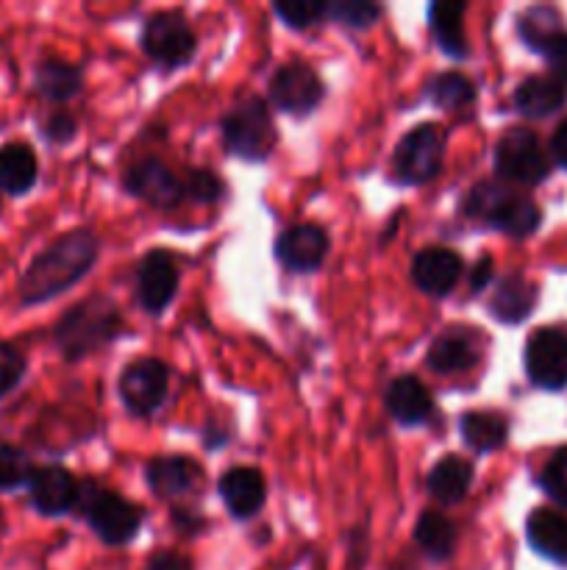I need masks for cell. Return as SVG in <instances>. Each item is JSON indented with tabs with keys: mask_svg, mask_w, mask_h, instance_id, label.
<instances>
[{
	"mask_svg": "<svg viewBox=\"0 0 567 570\" xmlns=\"http://www.w3.org/2000/svg\"><path fill=\"white\" fill-rule=\"evenodd\" d=\"M98 259V239L87 228L61 234L42 254L31 259L17 282V298L22 306H39L67 293L72 284L81 282L89 267Z\"/></svg>",
	"mask_w": 567,
	"mask_h": 570,
	"instance_id": "obj_1",
	"label": "cell"
},
{
	"mask_svg": "<svg viewBox=\"0 0 567 570\" xmlns=\"http://www.w3.org/2000/svg\"><path fill=\"white\" fill-rule=\"evenodd\" d=\"M117 332H120L117 306L103 295H92L59 317L53 328V343L64 360L76 362L98 351L100 345L111 343Z\"/></svg>",
	"mask_w": 567,
	"mask_h": 570,
	"instance_id": "obj_2",
	"label": "cell"
},
{
	"mask_svg": "<svg viewBox=\"0 0 567 570\" xmlns=\"http://www.w3.org/2000/svg\"><path fill=\"white\" fill-rule=\"evenodd\" d=\"M222 139L233 156L242 159H267L276 148V126H272L270 109L261 98L239 100L222 120Z\"/></svg>",
	"mask_w": 567,
	"mask_h": 570,
	"instance_id": "obj_3",
	"label": "cell"
},
{
	"mask_svg": "<svg viewBox=\"0 0 567 570\" xmlns=\"http://www.w3.org/2000/svg\"><path fill=\"white\" fill-rule=\"evenodd\" d=\"M76 507H83V515H87L89 527L109 546L128 543L137 534L139 521H142L139 510L131 501L120 499V495L109 493V490H94L92 484L78 488Z\"/></svg>",
	"mask_w": 567,
	"mask_h": 570,
	"instance_id": "obj_4",
	"label": "cell"
},
{
	"mask_svg": "<svg viewBox=\"0 0 567 570\" xmlns=\"http://www.w3.org/2000/svg\"><path fill=\"white\" fill-rule=\"evenodd\" d=\"M445 154V131L434 122H422V126L411 128L400 145L395 148L392 165L400 181L406 184H426L442 167Z\"/></svg>",
	"mask_w": 567,
	"mask_h": 570,
	"instance_id": "obj_5",
	"label": "cell"
},
{
	"mask_svg": "<svg viewBox=\"0 0 567 570\" xmlns=\"http://www.w3.org/2000/svg\"><path fill=\"white\" fill-rule=\"evenodd\" d=\"M495 170L500 178L517 184H539L548 176V156L537 134L528 128H511L495 148Z\"/></svg>",
	"mask_w": 567,
	"mask_h": 570,
	"instance_id": "obj_6",
	"label": "cell"
},
{
	"mask_svg": "<svg viewBox=\"0 0 567 570\" xmlns=\"http://www.w3.org/2000/svg\"><path fill=\"white\" fill-rule=\"evenodd\" d=\"M142 48L153 61L167 67H181L195 53V33L181 14L161 11L145 22Z\"/></svg>",
	"mask_w": 567,
	"mask_h": 570,
	"instance_id": "obj_7",
	"label": "cell"
},
{
	"mask_svg": "<svg viewBox=\"0 0 567 570\" xmlns=\"http://www.w3.org/2000/svg\"><path fill=\"white\" fill-rule=\"evenodd\" d=\"M167 382H170V373L167 365L159 360H137L133 365H128L122 371L120 379V399L128 406V412L133 415H150L161 406L167 395Z\"/></svg>",
	"mask_w": 567,
	"mask_h": 570,
	"instance_id": "obj_8",
	"label": "cell"
},
{
	"mask_svg": "<svg viewBox=\"0 0 567 570\" xmlns=\"http://www.w3.org/2000/svg\"><path fill=\"white\" fill-rule=\"evenodd\" d=\"M526 371L537 387H567V337L559 328H539L526 345Z\"/></svg>",
	"mask_w": 567,
	"mask_h": 570,
	"instance_id": "obj_9",
	"label": "cell"
},
{
	"mask_svg": "<svg viewBox=\"0 0 567 570\" xmlns=\"http://www.w3.org/2000/svg\"><path fill=\"white\" fill-rule=\"evenodd\" d=\"M322 95L326 89H322L320 76L309 65H298V61L281 67L270 81L272 104L289 115H309L320 106Z\"/></svg>",
	"mask_w": 567,
	"mask_h": 570,
	"instance_id": "obj_10",
	"label": "cell"
},
{
	"mask_svg": "<svg viewBox=\"0 0 567 570\" xmlns=\"http://www.w3.org/2000/svg\"><path fill=\"white\" fill-rule=\"evenodd\" d=\"M28 501L39 515H67L78 504V484L72 473L61 465L33 468L28 479Z\"/></svg>",
	"mask_w": 567,
	"mask_h": 570,
	"instance_id": "obj_11",
	"label": "cell"
},
{
	"mask_svg": "<svg viewBox=\"0 0 567 570\" xmlns=\"http://www.w3.org/2000/svg\"><path fill=\"white\" fill-rule=\"evenodd\" d=\"M128 193L159 209H172L183 198V181L161 159H139L126 173Z\"/></svg>",
	"mask_w": 567,
	"mask_h": 570,
	"instance_id": "obj_12",
	"label": "cell"
},
{
	"mask_svg": "<svg viewBox=\"0 0 567 570\" xmlns=\"http://www.w3.org/2000/svg\"><path fill=\"white\" fill-rule=\"evenodd\" d=\"M137 289H139V304L145 306V312L150 315H159L167 304L172 301L178 289V267L167 250H153L142 259L137 276Z\"/></svg>",
	"mask_w": 567,
	"mask_h": 570,
	"instance_id": "obj_13",
	"label": "cell"
},
{
	"mask_svg": "<svg viewBox=\"0 0 567 570\" xmlns=\"http://www.w3.org/2000/svg\"><path fill=\"white\" fill-rule=\"evenodd\" d=\"M328 254V237L320 226L300 223V226L287 228L276 243V256L284 262V267L295 273L315 271Z\"/></svg>",
	"mask_w": 567,
	"mask_h": 570,
	"instance_id": "obj_14",
	"label": "cell"
},
{
	"mask_svg": "<svg viewBox=\"0 0 567 570\" xmlns=\"http://www.w3.org/2000/svg\"><path fill=\"white\" fill-rule=\"evenodd\" d=\"M461 276V259L448 248H426L411 262L417 289L428 295H448Z\"/></svg>",
	"mask_w": 567,
	"mask_h": 570,
	"instance_id": "obj_15",
	"label": "cell"
},
{
	"mask_svg": "<svg viewBox=\"0 0 567 570\" xmlns=\"http://www.w3.org/2000/svg\"><path fill=\"white\" fill-rule=\"evenodd\" d=\"M39 159L37 150L22 139L0 145V193L20 198L37 187Z\"/></svg>",
	"mask_w": 567,
	"mask_h": 570,
	"instance_id": "obj_16",
	"label": "cell"
},
{
	"mask_svg": "<svg viewBox=\"0 0 567 570\" xmlns=\"http://www.w3.org/2000/svg\"><path fill=\"white\" fill-rule=\"evenodd\" d=\"M220 495L233 518H250L265 504V476L256 468H231L220 479Z\"/></svg>",
	"mask_w": 567,
	"mask_h": 570,
	"instance_id": "obj_17",
	"label": "cell"
},
{
	"mask_svg": "<svg viewBox=\"0 0 567 570\" xmlns=\"http://www.w3.org/2000/svg\"><path fill=\"white\" fill-rule=\"evenodd\" d=\"M387 410L389 415H392L395 421L404 423V426H417V423H422L431 415V393H428V387L420 379L400 376L389 384Z\"/></svg>",
	"mask_w": 567,
	"mask_h": 570,
	"instance_id": "obj_18",
	"label": "cell"
},
{
	"mask_svg": "<svg viewBox=\"0 0 567 570\" xmlns=\"http://www.w3.org/2000/svg\"><path fill=\"white\" fill-rule=\"evenodd\" d=\"M200 479V468L187 456H156L148 465V484L159 499H178Z\"/></svg>",
	"mask_w": 567,
	"mask_h": 570,
	"instance_id": "obj_19",
	"label": "cell"
},
{
	"mask_svg": "<svg viewBox=\"0 0 567 570\" xmlns=\"http://www.w3.org/2000/svg\"><path fill=\"white\" fill-rule=\"evenodd\" d=\"M528 543L534 551L556 562H567V515L556 510H539L531 512L528 518Z\"/></svg>",
	"mask_w": 567,
	"mask_h": 570,
	"instance_id": "obj_20",
	"label": "cell"
},
{
	"mask_svg": "<svg viewBox=\"0 0 567 570\" xmlns=\"http://www.w3.org/2000/svg\"><path fill=\"white\" fill-rule=\"evenodd\" d=\"M83 76L76 65L64 59H42L33 67V89H37L42 98L56 100V104H64V100L76 98L81 92Z\"/></svg>",
	"mask_w": 567,
	"mask_h": 570,
	"instance_id": "obj_21",
	"label": "cell"
},
{
	"mask_svg": "<svg viewBox=\"0 0 567 570\" xmlns=\"http://www.w3.org/2000/svg\"><path fill=\"white\" fill-rule=\"evenodd\" d=\"M472 482V465L461 456L448 454L431 468L428 473V493L439 501V504H459L467 495Z\"/></svg>",
	"mask_w": 567,
	"mask_h": 570,
	"instance_id": "obj_22",
	"label": "cell"
},
{
	"mask_svg": "<svg viewBox=\"0 0 567 570\" xmlns=\"http://www.w3.org/2000/svg\"><path fill=\"white\" fill-rule=\"evenodd\" d=\"M567 100L565 81L550 76H531L517 87L515 106L528 117H545L554 115L561 104Z\"/></svg>",
	"mask_w": 567,
	"mask_h": 570,
	"instance_id": "obj_23",
	"label": "cell"
},
{
	"mask_svg": "<svg viewBox=\"0 0 567 570\" xmlns=\"http://www.w3.org/2000/svg\"><path fill=\"white\" fill-rule=\"evenodd\" d=\"M465 6L456 3V0H445V3H434L428 9V22H431V31L437 37L439 48L445 50L454 59H461L467 53V39H465Z\"/></svg>",
	"mask_w": 567,
	"mask_h": 570,
	"instance_id": "obj_24",
	"label": "cell"
},
{
	"mask_svg": "<svg viewBox=\"0 0 567 570\" xmlns=\"http://www.w3.org/2000/svg\"><path fill=\"white\" fill-rule=\"evenodd\" d=\"M520 37L528 48L539 50V53L548 56L556 45L565 37V28H561V17L556 14L548 6H534L526 14L520 17Z\"/></svg>",
	"mask_w": 567,
	"mask_h": 570,
	"instance_id": "obj_25",
	"label": "cell"
},
{
	"mask_svg": "<svg viewBox=\"0 0 567 570\" xmlns=\"http://www.w3.org/2000/svg\"><path fill=\"white\" fill-rule=\"evenodd\" d=\"M537 289L523 276H506L493 295V315L504 323H520L531 312Z\"/></svg>",
	"mask_w": 567,
	"mask_h": 570,
	"instance_id": "obj_26",
	"label": "cell"
},
{
	"mask_svg": "<svg viewBox=\"0 0 567 570\" xmlns=\"http://www.w3.org/2000/svg\"><path fill=\"white\" fill-rule=\"evenodd\" d=\"M478 362V351L467 334H445L428 348V365L437 373H461Z\"/></svg>",
	"mask_w": 567,
	"mask_h": 570,
	"instance_id": "obj_27",
	"label": "cell"
},
{
	"mask_svg": "<svg viewBox=\"0 0 567 570\" xmlns=\"http://www.w3.org/2000/svg\"><path fill=\"white\" fill-rule=\"evenodd\" d=\"M415 540L431 560H448L456 549V527L442 512H422L415 527Z\"/></svg>",
	"mask_w": 567,
	"mask_h": 570,
	"instance_id": "obj_28",
	"label": "cell"
},
{
	"mask_svg": "<svg viewBox=\"0 0 567 570\" xmlns=\"http://www.w3.org/2000/svg\"><path fill=\"white\" fill-rule=\"evenodd\" d=\"M506 434H509L506 421L500 415H495V412H467V415L461 417V438H465V443L476 451L500 449Z\"/></svg>",
	"mask_w": 567,
	"mask_h": 570,
	"instance_id": "obj_29",
	"label": "cell"
},
{
	"mask_svg": "<svg viewBox=\"0 0 567 570\" xmlns=\"http://www.w3.org/2000/svg\"><path fill=\"white\" fill-rule=\"evenodd\" d=\"M489 223H493L495 228H500V232L511 234V237H526V234H531L534 228L539 226V209L531 200L509 193Z\"/></svg>",
	"mask_w": 567,
	"mask_h": 570,
	"instance_id": "obj_30",
	"label": "cell"
},
{
	"mask_svg": "<svg viewBox=\"0 0 567 570\" xmlns=\"http://www.w3.org/2000/svg\"><path fill=\"white\" fill-rule=\"evenodd\" d=\"M31 473V456L20 445L0 440V493H14V490L26 488Z\"/></svg>",
	"mask_w": 567,
	"mask_h": 570,
	"instance_id": "obj_31",
	"label": "cell"
},
{
	"mask_svg": "<svg viewBox=\"0 0 567 570\" xmlns=\"http://www.w3.org/2000/svg\"><path fill=\"white\" fill-rule=\"evenodd\" d=\"M431 100L442 109H465L476 100V89H472L470 78H465L461 72H445L431 81Z\"/></svg>",
	"mask_w": 567,
	"mask_h": 570,
	"instance_id": "obj_32",
	"label": "cell"
},
{
	"mask_svg": "<svg viewBox=\"0 0 567 570\" xmlns=\"http://www.w3.org/2000/svg\"><path fill=\"white\" fill-rule=\"evenodd\" d=\"M326 14H331L342 26L370 28L381 17V9L367 0H334V3H326Z\"/></svg>",
	"mask_w": 567,
	"mask_h": 570,
	"instance_id": "obj_33",
	"label": "cell"
},
{
	"mask_svg": "<svg viewBox=\"0 0 567 570\" xmlns=\"http://www.w3.org/2000/svg\"><path fill=\"white\" fill-rule=\"evenodd\" d=\"M28 362L22 351L11 343H0V399L17 390V384L26 379Z\"/></svg>",
	"mask_w": 567,
	"mask_h": 570,
	"instance_id": "obj_34",
	"label": "cell"
},
{
	"mask_svg": "<svg viewBox=\"0 0 567 570\" xmlns=\"http://www.w3.org/2000/svg\"><path fill=\"white\" fill-rule=\"evenodd\" d=\"M276 14L292 28H311L326 14V3H320V0H289V3H276Z\"/></svg>",
	"mask_w": 567,
	"mask_h": 570,
	"instance_id": "obj_35",
	"label": "cell"
},
{
	"mask_svg": "<svg viewBox=\"0 0 567 570\" xmlns=\"http://www.w3.org/2000/svg\"><path fill=\"white\" fill-rule=\"evenodd\" d=\"M543 490L559 504H567V449H559L543 471Z\"/></svg>",
	"mask_w": 567,
	"mask_h": 570,
	"instance_id": "obj_36",
	"label": "cell"
},
{
	"mask_svg": "<svg viewBox=\"0 0 567 570\" xmlns=\"http://www.w3.org/2000/svg\"><path fill=\"white\" fill-rule=\"evenodd\" d=\"M183 195L200 200V204H211V200L222 195V184L209 170H192L187 181H183Z\"/></svg>",
	"mask_w": 567,
	"mask_h": 570,
	"instance_id": "obj_37",
	"label": "cell"
},
{
	"mask_svg": "<svg viewBox=\"0 0 567 570\" xmlns=\"http://www.w3.org/2000/svg\"><path fill=\"white\" fill-rule=\"evenodd\" d=\"M76 131H78V122L70 111H53V115L42 122L44 139L53 145L70 142V139L76 137Z\"/></svg>",
	"mask_w": 567,
	"mask_h": 570,
	"instance_id": "obj_38",
	"label": "cell"
},
{
	"mask_svg": "<svg viewBox=\"0 0 567 570\" xmlns=\"http://www.w3.org/2000/svg\"><path fill=\"white\" fill-rule=\"evenodd\" d=\"M145 570H192V566H189L187 557L176 554V551H159V554L150 557Z\"/></svg>",
	"mask_w": 567,
	"mask_h": 570,
	"instance_id": "obj_39",
	"label": "cell"
},
{
	"mask_svg": "<svg viewBox=\"0 0 567 570\" xmlns=\"http://www.w3.org/2000/svg\"><path fill=\"white\" fill-rule=\"evenodd\" d=\"M550 150H554V159L559 161L561 167H567V120L556 128L554 139H550Z\"/></svg>",
	"mask_w": 567,
	"mask_h": 570,
	"instance_id": "obj_40",
	"label": "cell"
},
{
	"mask_svg": "<svg viewBox=\"0 0 567 570\" xmlns=\"http://www.w3.org/2000/svg\"><path fill=\"white\" fill-rule=\"evenodd\" d=\"M489 278H493V259L484 256V259H478L476 271H472V289H484L489 284Z\"/></svg>",
	"mask_w": 567,
	"mask_h": 570,
	"instance_id": "obj_41",
	"label": "cell"
},
{
	"mask_svg": "<svg viewBox=\"0 0 567 570\" xmlns=\"http://www.w3.org/2000/svg\"><path fill=\"white\" fill-rule=\"evenodd\" d=\"M3 527H6V518H3V510H0V532H3Z\"/></svg>",
	"mask_w": 567,
	"mask_h": 570,
	"instance_id": "obj_42",
	"label": "cell"
},
{
	"mask_svg": "<svg viewBox=\"0 0 567 570\" xmlns=\"http://www.w3.org/2000/svg\"><path fill=\"white\" fill-rule=\"evenodd\" d=\"M0 212H3V200H0Z\"/></svg>",
	"mask_w": 567,
	"mask_h": 570,
	"instance_id": "obj_43",
	"label": "cell"
}]
</instances>
